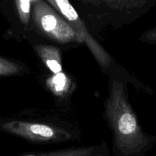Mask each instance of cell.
I'll use <instances>...</instances> for the list:
<instances>
[{
  "instance_id": "cell-1",
  "label": "cell",
  "mask_w": 156,
  "mask_h": 156,
  "mask_svg": "<svg viewBox=\"0 0 156 156\" xmlns=\"http://www.w3.org/2000/svg\"><path fill=\"white\" fill-rule=\"evenodd\" d=\"M104 116L112 132L114 145L120 152L129 155L146 146L148 138L142 131L130 106L124 84L112 76L105 101Z\"/></svg>"
},
{
  "instance_id": "cell-2",
  "label": "cell",
  "mask_w": 156,
  "mask_h": 156,
  "mask_svg": "<svg viewBox=\"0 0 156 156\" xmlns=\"http://www.w3.org/2000/svg\"><path fill=\"white\" fill-rule=\"evenodd\" d=\"M88 29L97 33L129 25L156 5V0H70Z\"/></svg>"
},
{
  "instance_id": "cell-3",
  "label": "cell",
  "mask_w": 156,
  "mask_h": 156,
  "mask_svg": "<svg viewBox=\"0 0 156 156\" xmlns=\"http://www.w3.org/2000/svg\"><path fill=\"white\" fill-rule=\"evenodd\" d=\"M31 20L35 29L51 41L62 44L83 43L71 25L46 0L31 1Z\"/></svg>"
},
{
  "instance_id": "cell-4",
  "label": "cell",
  "mask_w": 156,
  "mask_h": 156,
  "mask_svg": "<svg viewBox=\"0 0 156 156\" xmlns=\"http://www.w3.org/2000/svg\"><path fill=\"white\" fill-rule=\"evenodd\" d=\"M54 9L57 10L66 21L76 31L79 37L82 39L94 58L103 70H106L110 66L112 58L110 55L99 44L92 36L86 23L82 19L79 13L70 0H46Z\"/></svg>"
},
{
  "instance_id": "cell-5",
  "label": "cell",
  "mask_w": 156,
  "mask_h": 156,
  "mask_svg": "<svg viewBox=\"0 0 156 156\" xmlns=\"http://www.w3.org/2000/svg\"><path fill=\"white\" fill-rule=\"evenodd\" d=\"M0 128L35 142H54L71 139V134L64 129L38 122L12 120L2 123Z\"/></svg>"
},
{
  "instance_id": "cell-6",
  "label": "cell",
  "mask_w": 156,
  "mask_h": 156,
  "mask_svg": "<svg viewBox=\"0 0 156 156\" xmlns=\"http://www.w3.org/2000/svg\"><path fill=\"white\" fill-rule=\"evenodd\" d=\"M37 54L46 67L54 73L62 72L61 51L58 48L48 44H39L34 47Z\"/></svg>"
},
{
  "instance_id": "cell-7",
  "label": "cell",
  "mask_w": 156,
  "mask_h": 156,
  "mask_svg": "<svg viewBox=\"0 0 156 156\" xmlns=\"http://www.w3.org/2000/svg\"><path fill=\"white\" fill-rule=\"evenodd\" d=\"M48 87L55 96H64L71 88V80L63 72L54 73L47 81Z\"/></svg>"
},
{
  "instance_id": "cell-8",
  "label": "cell",
  "mask_w": 156,
  "mask_h": 156,
  "mask_svg": "<svg viewBox=\"0 0 156 156\" xmlns=\"http://www.w3.org/2000/svg\"><path fill=\"white\" fill-rule=\"evenodd\" d=\"M97 148L98 147L97 146L71 148L50 151V152L28 154L25 156H92L96 152Z\"/></svg>"
},
{
  "instance_id": "cell-9",
  "label": "cell",
  "mask_w": 156,
  "mask_h": 156,
  "mask_svg": "<svg viewBox=\"0 0 156 156\" xmlns=\"http://www.w3.org/2000/svg\"><path fill=\"white\" fill-rule=\"evenodd\" d=\"M19 19L25 26L29 25L31 17L32 0H13Z\"/></svg>"
},
{
  "instance_id": "cell-10",
  "label": "cell",
  "mask_w": 156,
  "mask_h": 156,
  "mask_svg": "<svg viewBox=\"0 0 156 156\" xmlns=\"http://www.w3.org/2000/svg\"><path fill=\"white\" fill-rule=\"evenodd\" d=\"M22 64L0 57V76H13L24 73Z\"/></svg>"
},
{
  "instance_id": "cell-11",
  "label": "cell",
  "mask_w": 156,
  "mask_h": 156,
  "mask_svg": "<svg viewBox=\"0 0 156 156\" xmlns=\"http://www.w3.org/2000/svg\"><path fill=\"white\" fill-rule=\"evenodd\" d=\"M140 39L144 42L156 43V28L145 31L142 34Z\"/></svg>"
}]
</instances>
